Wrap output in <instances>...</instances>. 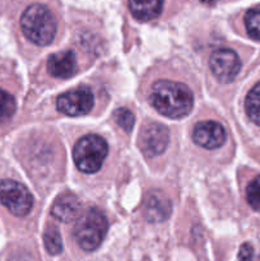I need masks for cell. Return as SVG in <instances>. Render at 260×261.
Instances as JSON below:
<instances>
[{"label":"cell","mask_w":260,"mask_h":261,"mask_svg":"<svg viewBox=\"0 0 260 261\" xmlns=\"http://www.w3.org/2000/svg\"><path fill=\"white\" fill-rule=\"evenodd\" d=\"M245 25L250 37L260 41V7L252 8L246 13Z\"/></svg>","instance_id":"e0dca14e"},{"label":"cell","mask_w":260,"mask_h":261,"mask_svg":"<svg viewBox=\"0 0 260 261\" xmlns=\"http://www.w3.org/2000/svg\"><path fill=\"white\" fill-rule=\"evenodd\" d=\"M212 71L218 81L223 83L233 81L241 69V61L235 51L229 48H218L211 55L209 61Z\"/></svg>","instance_id":"ba28073f"},{"label":"cell","mask_w":260,"mask_h":261,"mask_svg":"<svg viewBox=\"0 0 260 261\" xmlns=\"http://www.w3.org/2000/svg\"><path fill=\"white\" fill-rule=\"evenodd\" d=\"M240 261H260L259 257H256L254 251V247L250 244H244L240 249L239 254Z\"/></svg>","instance_id":"ffe728a7"},{"label":"cell","mask_w":260,"mask_h":261,"mask_svg":"<svg viewBox=\"0 0 260 261\" xmlns=\"http://www.w3.org/2000/svg\"><path fill=\"white\" fill-rule=\"evenodd\" d=\"M114 117H115V121L117 122V125H119L120 127H122L126 133L132 132L135 120H134V115H133V112L130 111V110L127 109L116 110V111H115Z\"/></svg>","instance_id":"d6986e66"},{"label":"cell","mask_w":260,"mask_h":261,"mask_svg":"<svg viewBox=\"0 0 260 261\" xmlns=\"http://www.w3.org/2000/svg\"><path fill=\"white\" fill-rule=\"evenodd\" d=\"M43 241H45V247L48 251V254L58 255L63 250V241H61L60 232L53 224L46 227L45 234H43Z\"/></svg>","instance_id":"9a60e30c"},{"label":"cell","mask_w":260,"mask_h":261,"mask_svg":"<svg viewBox=\"0 0 260 261\" xmlns=\"http://www.w3.org/2000/svg\"><path fill=\"white\" fill-rule=\"evenodd\" d=\"M247 203L255 209L260 211V176H256L246 189Z\"/></svg>","instance_id":"ac0fdd59"},{"label":"cell","mask_w":260,"mask_h":261,"mask_svg":"<svg viewBox=\"0 0 260 261\" xmlns=\"http://www.w3.org/2000/svg\"><path fill=\"white\" fill-rule=\"evenodd\" d=\"M201 3H204V4H208V5H212L214 4L216 2H218V0H200Z\"/></svg>","instance_id":"44dd1931"},{"label":"cell","mask_w":260,"mask_h":261,"mask_svg":"<svg viewBox=\"0 0 260 261\" xmlns=\"http://www.w3.org/2000/svg\"><path fill=\"white\" fill-rule=\"evenodd\" d=\"M79 212H81V205L78 199L70 193L59 196L53 205V216L65 223L74 221L79 216Z\"/></svg>","instance_id":"7c38bea8"},{"label":"cell","mask_w":260,"mask_h":261,"mask_svg":"<svg viewBox=\"0 0 260 261\" xmlns=\"http://www.w3.org/2000/svg\"><path fill=\"white\" fill-rule=\"evenodd\" d=\"M15 99L7 91L0 88V124L9 121L15 114Z\"/></svg>","instance_id":"2e32d148"},{"label":"cell","mask_w":260,"mask_h":261,"mask_svg":"<svg viewBox=\"0 0 260 261\" xmlns=\"http://www.w3.org/2000/svg\"><path fill=\"white\" fill-rule=\"evenodd\" d=\"M20 27L25 37L33 43L46 46L56 35L55 15L43 4H32L24 10L20 18Z\"/></svg>","instance_id":"7a4b0ae2"},{"label":"cell","mask_w":260,"mask_h":261,"mask_svg":"<svg viewBox=\"0 0 260 261\" xmlns=\"http://www.w3.org/2000/svg\"><path fill=\"white\" fill-rule=\"evenodd\" d=\"M107 232V219L98 209L91 208L79 217L74 227V237L84 251H93L103 241Z\"/></svg>","instance_id":"3957f363"},{"label":"cell","mask_w":260,"mask_h":261,"mask_svg":"<svg viewBox=\"0 0 260 261\" xmlns=\"http://www.w3.org/2000/svg\"><path fill=\"white\" fill-rule=\"evenodd\" d=\"M170 135L167 127L157 122H149L144 125L140 132L139 144L143 153L147 157H157L162 154L168 145Z\"/></svg>","instance_id":"52a82bcc"},{"label":"cell","mask_w":260,"mask_h":261,"mask_svg":"<svg viewBox=\"0 0 260 261\" xmlns=\"http://www.w3.org/2000/svg\"><path fill=\"white\" fill-rule=\"evenodd\" d=\"M247 115L255 124L260 125V83L249 92L245 102Z\"/></svg>","instance_id":"5bb4252c"},{"label":"cell","mask_w":260,"mask_h":261,"mask_svg":"<svg viewBox=\"0 0 260 261\" xmlns=\"http://www.w3.org/2000/svg\"><path fill=\"white\" fill-rule=\"evenodd\" d=\"M48 73L56 78H69L76 71L75 54L70 50L53 54L47 59Z\"/></svg>","instance_id":"8fae6325"},{"label":"cell","mask_w":260,"mask_h":261,"mask_svg":"<svg viewBox=\"0 0 260 261\" xmlns=\"http://www.w3.org/2000/svg\"><path fill=\"white\" fill-rule=\"evenodd\" d=\"M150 103L163 116L181 119L191 111L194 97L183 83L173 81H158L150 91Z\"/></svg>","instance_id":"6da1fadb"},{"label":"cell","mask_w":260,"mask_h":261,"mask_svg":"<svg viewBox=\"0 0 260 261\" xmlns=\"http://www.w3.org/2000/svg\"><path fill=\"white\" fill-rule=\"evenodd\" d=\"M107 143L103 138L89 134L79 139L73 150V158L76 167L86 173H94L101 168L107 155Z\"/></svg>","instance_id":"277c9868"},{"label":"cell","mask_w":260,"mask_h":261,"mask_svg":"<svg viewBox=\"0 0 260 261\" xmlns=\"http://www.w3.org/2000/svg\"><path fill=\"white\" fill-rule=\"evenodd\" d=\"M0 204L12 214L27 216L33 205V198L28 189L14 180H0Z\"/></svg>","instance_id":"5b68a950"},{"label":"cell","mask_w":260,"mask_h":261,"mask_svg":"<svg viewBox=\"0 0 260 261\" xmlns=\"http://www.w3.org/2000/svg\"><path fill=\"white\" fill-rule=\"evenodd\" d=\"M163 0H129L132 14L139 20H152L161 14Z\"/></svg>","instance_id":"4fadbf2b"},{"label":"cell","mask_w":260,"mask_h":261,"mask_svg":"<svg viewBox=\"0 0 260 261\" xmlns=\"http://www.w3.org/2000/svg\"><path fill=\"white\" fill-rule=\"evenodd\" d=\"M193 139L200 147L216 149L226 142V132L219 122L203 121L194 127Z\"/></svg>","instance_id":"9c48e42d"},{"label":"cell","mask_w":260,"mask_h":261,"mask_svg":"<svg viewBox=\"0 0 260 261\" xmlns=\"http://www.w3.org/2000/svg\"><path fill=\"white\" fill-rule=\"evenodd\" d=\"M93 101V93L91 89L82 86L60 94L56 107L59 111L69 116H82L91 111Z\"/></svg>","instance_id":"8992f818"},{"label":"cell","mask_w":260,"mask_h":261,"mask_svg":"<svg viewBox=\"0 0 260 261\" xmlns=\"http://www.w3.org/2000/svg\"><path fill=\"white\" fill-rule=\"evenodd\" d=\"M171 214V201L161 191H149L144 199V216L152 223H160Z\"/></svg>","instance_id":"30bf717a"}]
</instances>
